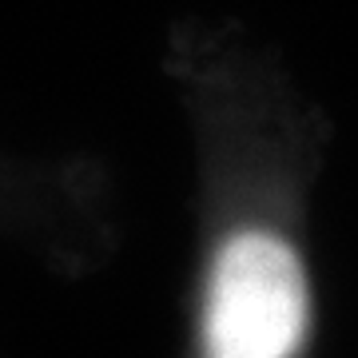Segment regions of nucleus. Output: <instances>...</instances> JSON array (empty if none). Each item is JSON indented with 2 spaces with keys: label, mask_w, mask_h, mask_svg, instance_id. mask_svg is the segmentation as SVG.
<instances>
[{
  "label": "nucleus",
  "mask_w": 358,
  "mask_h": 358,
  "mask_svg": "<svg viewBox=\"0 0 358 358\" xmlns=\"http://www.w3.org/2000/svg\"><path fill=\"white\" fill-rule=\"evenodd\" d=\"M310 275L279 227L219 239L199 299V358H299L310 338Z\"/></svg>",
  "instance_id": "f257e3e1"
}]
</instances>
